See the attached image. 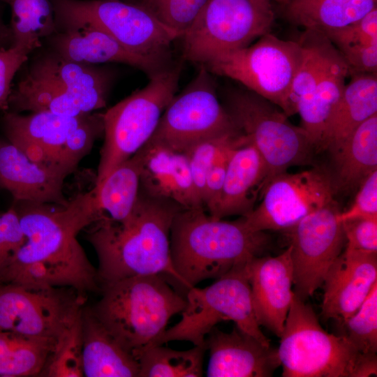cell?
Listing matches in <instances>:
<instances>
[{
    "mask_svg": "<svg viewBox=\"0 0 377 377\" xmlns=\"http://www.w3.org/2000/svg\"><path fill=\"white\" fill-rule=\"evenodd\" d=\"M24 242L4 268L0 283L31 288L67 287L87 296L100 291L96 268L77 235L101 219L94 187L66 206L13 200Z\"/></svg>",
    "mask_w": 377,
    "mask_h": 377,
    "instance_id": "cell-1",
    "label": "cell"
},
{
    "mask_svg": "<svg viewBox=\"0 0 377 377\" xmlns=\"http://www.w3.org/2000/svg\"><path fill=\"white\" fill-rule=\"evenodd\" d=\"M181 209L170 200L140 190L126 219L116 221L104 216L87 227L86 239L98 261L99 286L131 276L161 274L182 287L170 246L171 226Z\"/></svg>",
    "mask_w": 377,
    "mask_h": 377,
    "instance_id": "cell-2",
    "label": "cell"
},
{
    "mask_svg": "<svg viewBox=\"0 0 377 377\" xmlns=\"http://www.w3.org/2000/svg\"><path fill=\"white\" fill-rule=\"evenodd\" d=\"M268 240L265 232L249 229L243 216L228 221L207 214L205 208L182 209L170 228L171 260L186 292L245 266L259 256Z\"/></svg>",
    "mask_w": 377,
    "mask_h": 377,
    "instance_id": "cell-3",
    "label": "cell"
},
{
    "mask_svg": "<svg viewBox=\"0 0 377 377\" xmlns=\"http://www.w3.org/2000/svg\"><path fill=\"white\" fill-rule=\"evenodd\" d=\"M100 292L101 297L91 307L92 312L134 357L152 343L166 330L170 319L186 305L185 295L161 274L103 283Z\"/></svg>",
    "mask_w": 377,
    "mask_h": 377,
    "instance_id": "cell-4",
    "label": "cell"
},
{
    "mask_svg": "<svg viewBox=\"0 0 377 377\" xmlns=\"http://www.w3.org/2000/svg\"><path fill=\"white\" fill-rule=\"evenodd\" d=\"M278 354L283 377H368L376 354H364L341 335L323 330L309 304L294 294Z\"/></svg>",
    "mask_w": 377,
    "mask_h": 377,
    "instance_id": "cell-5",
    "label": "cell"
},
{
    "mask_svg": "<svg viewBox=\"0 0 377 377\" xmlns=\"http://www.w3.org/2000/svg\"><path fill=\"white\" fill-rule=\"evenodd\" d=\"M179 76L177 66L161 71L150 77L144 87L103 112L104 142L94 185L149 140L164 110L176 95Z\"/></svg>",
    "mask_w": 377,
    "mask_h": 377,
    "instance_id": "cell-6",
    "label": "cell"
},
{
    "mask_svg": "<svg viewBox=\"0 0 377 377\" xmlns=\"http://www.w3.org/2000/svg\"><path fill=\"white\" fill-rule=\"evenodd\" d=\"M57 29L98 28L136 54L168 64L170 46L180 34L147 7L122 0H50Z\"/></svg>",
    "mask_w": 377,
    "mask_h": 377,
    "instance_id": "cell-7",
    "label": "cell"
},
{
    "mask_svg": "<svg viewBox=\"0 0 377 377\" xmlns=\"http://www.w3.org/2000/svg\"><path fill=\"white\" fill-rule=\"evenodd\" d=\"M247 264L216 279L209 286L188 289L185 294L186 305L181 313L180 320L166 329L150 345L186 341L193 346H205L207 334L216 324L224 320L233 321L241 330L263 344L270 345L255 316Z\"/></svg>",
    "mask_w": 377,
    "mask_h": 377,
    "instance_id": "cell-8",
    "label": "cell"
},
{
    "mask_svg": "<svg viewBox=\"0 0 377 377\" xmlns=\"http://www.w3.org/2000/svg\"><path fill=\"white\" fill-rule=\"evenodd\" d=\"M224 107L264 159L265 185L290 167L311 161L315 148L306 131L267 99L247 89H235L227 92Z\"/></svg>",
    "mask_w": 377,
    "mask_h": 377,
    "instance_id": "cell-9",
    "label": "cell"
},
{
    "mask_svg": "<svg viewBox=\"0 0 377 377\" xmlns=\"http://www.w3.org/2000/svg\"><path fill=\"white\" fill-rule=\"evenodd\" d=\"M271 0H209L183 38L184 58L205 66L270 33Z\"/></svg>",
    "mask_w": 377,
    "mask_h": 377,
    "instance_id": "cell-10",
    "label": "cell"
},
{
    "mask_svg": "<svg viewBox=\"0 0 377 377\" xmlns=\"http://www.w3.org/2000/svg\"><path fill=\"white\" fill-rule=\"evenodd\" d=\"M302 56L298 42L268 33L250 45L220 55L205 64L211 73L236 80L294 115L290 94Z\"/></svg>",
    "mask_w": 377,
    "mask_h": 377,
    "instance_id": "cell-11",
    "label": "cell"
},
{
    "mask_svg": "<svg viewBox=\"0 0 377 377\" xmlns=\"http://www.w3.org/2000/svg\"><path fill=\"white\" fill-rule=\"evenodd\" d=\"M239 132L219 101L211 73L201 66L194 79L168 103L146 144L184 152L202 140Z\"/></svg>",
    "mask_w": 377,
    "mask_h": 377,
    "instance_id": "cell-12",
    "label": "cell"
},
{
    "mask_svg": "<svg viewBox=\"0 0 377 377\" xmlns=\"http://www.w3.org/2000/svg\"><path fill=\"white\" fill-rule=\"evenodd\" d=\"M87 300L71 288L0 283V331L57 341Z\"/></svg>",
    "mask_w": 377,
    "mask_h": 377,
    "instance_id": "cell-13",
    "label": "cell"
},
{
    "mask_svg": "<svg viewBox=\"0 0 377 377\" xmlns=\"http://www.w3.org/2000/svg\"><path fill=\"white\" fill-rule=\"evenodd\" d=\"M260 205L242 216L253 231L288 230L311 213L330 204L335 193L331 176L319 168L273 177Z\"/></svg>",
    "mask_w": 377,
    "mask_h": 377,
    "instance_id": "cell-14",
    "label": "cell"
},
{
    "mask_svg": "<svg viewBox=\"0 0 377 377\" xmlns=\"http://www.w3.org/2000/svg\"><path fill=\"white\" fill-rule=\"evenodd\" d=\"M335 201L311 213L287 230L295 294L302 300L320 287L346 240Z\"/></svg>",
    "mask_w": 377,
    "mask_h": 377,
    "instance_id": "cell-15",
    "label": "cell"
},
{
    "mask_svg": "<svg viewBox=\"0 0 377 377\" xmlns=\"http://www.w3.org/2000/svg\"><path fill=\"white\" fill-rule=\"evenodd\" d=\"M258 325L280 337L295 294L291 246L277 256H256L246 267Z\"/></svg>",
    "mask_w": 377,
    "mask_h": 377,
    "instance_id": "cell-16",
    "label": "cell"
},
{
    "mask_svg": "<svg viewBox=\"0 0 377 377\" xmlns=\"http://www.w3.org/2000/svg\"><path fill=\"white\" fill-rule=\"evenodd\" d=\"M208 377H269L281 366L278 349L265 345L236 325L229 332L216 327L205 339Z\"/></svg>",
    "mask_w": 377,
    "mask_h": 377,
    "instance_id": "cell-17",
    "label": "cell"
},
{
    "mask_svg": "<svg viewBox=\"0 0 377 377\" xmlns=\"http://www.w3.org/2000/svg\"><path fill=\"white\" fill-rule=\"evenodd\" d=\"M322 315L344 321L364 302L377 284V253L346 248L324 279Z\"/></svg>",
    "mask_w": 377,
    "mask_h": 377,
    "instance_id": "cell-18",
    "label": "cell"
},
{
    "mask_svg": "<svg viewBox=\"0 0 377 377\" xmlns=\"http://www.w3.org/2000/svg\"><path fill=\"white\" fill-rule=\"evenodd\" d=\"M84 115L69 117L45 111L25 115L6 111L1 121L6 138L31 160L64 170L71 175L60 165L59 154L66 138Z\"/></svg>",
    "mask_w": 377,
    "mask_h": 377,
    "instance_id": "cell-19",
    "label": "cell"
},
{
    "mask_svg": "<svg viewBox=\"0 0 377 377\" xmlns=\"http://www.w3.org/2000/svg\"><path fill=\"white\" fill-rule=\"evenodd\" d=\"M45 40L51 50L73 61L92 65L121 63L142 71L149 77L170 66L130 51L105 31L90 25L57 29Z\"/></svg>",
    "mask_w": 377,
    "mask_h": 377,
    "instance_id": "cell-20",
    "label": "cell"
},
{
    "mask_svg": "<svg viewBox=\"0 0 377 377\" xmlns=\"http://www.w3.org/2000/svg\"><path fill=\"white\" fill-rule=\"evenodd\" d=\"M64 170L40 165L31 160L6 138H0V186L16 200L66 206Z\"/></svg>",
    "mask_w": 377,
    "mask_h": 377,
    "instance_id": "cell-21",
    "label": "cell"
},
{
    "mask_svg": "<svg viewBox=\"0 0 377 377\" xmlns=\"http://www.w3.org/2000/svg\"><path fill=\"white\" fill-rule=\"evenodd\" d=\"M27 71L64 89L86 113L106 106L114 77L110 68L70 61L51 50L36 57Z\"/></svg>",
    "mask_w": 377,
    "mask_h": 377,
    "instance_id": "cell-22",
    "label": "cell"
},
{
    "mask_svg": "<svg viewBox=\"0 0 377 377\" xmlns=\"http://www.w3.org/2000/svg\"><path fill=\"white\" fill-rule=\"evenodd\" d=\"M143 148L142 191L152 197L170 200L184 209L205 208L185 152L149 144Z\"/></svg>",
    "mask_w": 377,
    "mask_h": 377,
    "instance_id": "cell-23",
    "label": "cell"
},
{
    "mask_svg": "<svg viewBox=\"0 0 377 377\" xmlns=\"http://www.w3.org/2000/svg\"><path fill=\"white\" fill-rule=\"evenodd\" d=\"M267 175L264 159L247 138L232 149L221 193L209 214L217 219L246 215L253 209L256 194L262 191Z\"/></svg>",
    "mask_w": 377,
    "mask_h": 377,
    "instance_id": "cell-24",
    "label": "cell"
},
{
    "mask_svg": "<svg viewBox=\"0 0 377 377\" xmlns=\"http://www.w3.org/2000/svg\"><path fill=\"white\" fill-rule=\"evenodd\" d=\"M82 326L84 376L139 377L137 359L115 339L90 306H83Z\"/></svg>",
    "mask_w": 377,
    "mask_h": 377,
    "instance_id": "cell-25",
    "label": "cell"
},
{
    "mask_svg": "<svg viewBox=\"0 0 377 377\" xmlns=\"http://www.w3.org/2000/svg\"><path fill=\"white\" fill-rule=\"evenodd\" d=\"M377 114V74L352 75L326 126L321 150L332 156L365 120Z\"/></svg>",
    "mask_w": 377,
    "mask_h": 377,
    "instance_id": "cell-26",
    "label": "cell"
},
{
    "mask_svg": "<svg viewBox=\"0 0 377 377\" xmlns=\"http://www.w3.org/2000/svg\"><path fill=\"white\" fill-rule=\"evenodd\" d=\"M332 157L334 191L353 190L377 170V114L362 122Z\"/></svg>",
    "mask_w": 377,
    "mask_h": 377,
    "instance_id": "cell-27",
    "label": "cell"
},
{
    "mask_svg": "<svg viewBox=\"0 0 377 377\" xmlns=\"http://www.w3.org/2000/svg\"><path fill=\"white\" fill-rule=\"evenodd\" d=\"M349 75L348 65L340 54L330 65L313 91L297 105L301 127L319 150L327 123L344 90Z\"/></svg>",
    "mask_w": 377,
    "mask_h": 377,
    "instance_id": "cell-28",
    "label": "cell"
},
{
    "mask_svg": "<svg viewBox=\"0 0 377 377\" xmlns=\"http://www.w3.org/2000/svg\"><path fill=\"white\" fill-rule=\"evenodd\" d=\"M377 0H288L286 16L293 24L325 34L349 25L376 8Z\"/></svg>",
    "mask_w": 377,
    "mask_h": 377,
    "instance_id": "cell-29",
    "label": "cell"
},
{
    "mask_svg": "<svg viewBox=\"0 0 377 377\" xmlns=\"http://www.w3.org/2000/svg\"><path fill=\"white\" fill-rule=\"evenodd\" d=\"M144 157L142 147L112 170L101 183L94 185L103 216L120 221L131 214L140 193Z\"/></svg>",
    "mask_w": 377,
    "mask_h": 377,
    "instance_id": "cell-30",
    "label": "cell"
},
{
    "mask_svg": "<svg viewBox=\"0 0 377 377\" xmlns=\"http://www.w3.org/2000/svg\"><path fill=\"white\" fill-rule=\"evenodd\" d=\"M8 111L17 113L45 111L69 117L89 114L64 89L28 71L12 87Z\"/></svg>",
    "mask_w": 377,
    "mask_h": 377,
    "instance_id": "cell-31",
    "label": "cell"
},
{
    "mask_svg": "<svg viewBox=\"0 0 377 377\" xmlns=\"http://www.w3.org/2000/svg\"><path fill=\"white\" fill-rule=\"evenodd\" d=\"M297 41L302 47V56L290 94L293 114L297 113L298 103L313 91L340 54L329 38L318 31L304 29Z\"/></svg>",
    "mask_w": 377,
    "mask_h": 377,
    "instance_id": "cell-32",
    "label": "cell"
},
{
    "mask_svg": "<svg viewBox=\"0 0 377 377\" xmlns=\"http://www.w3.org/2000/svg\"><path fill=\"white\" fill-rule=\"evenodd\" d=\"M55 343L0 331V376H39Z\"/></svg>",
    "mask_w": 377,
    "mask_h": 377,
    "instance_id": "cell-33",
    "label": "cell"
},
{
    "mask_svg": "<svg viewBox=\"0 0 377 377\" xmlns=\"http://www.w3.org/2000/svg\"><path fill=\"white\" fill-rule=\"evenodd\" d=\"M205 346H193L176 350L162 345H149L135 355L139 377H200L203 374Z\"/></svg>",
    "mask_w": 377,
    "mask_h": 377,
    "instance_id": "cell-34",
    "label": "cell"
},
{
    "mask_svg": "<svg viewBox=\"0 0 377 377\" xmlns=\"http://www.w3.org/2000/svg\"><path fill=\"white\" fill-rule=\"evenodd\" d=\"M10 28L13 46L33 51L41 47L42 40L57 31L50 0H10Z\"/></svg>",
    "mask_w": 377,
    "mask_h": 377,
    "instance_id": "cell-35",
    "label": "cell"
},
{
    "mask_svg": "<svg viewBox=\"0 0 377 377\" xmlns=\"http://www.w3.org/2000/svg\"><path fill=\"white\" fill-rule=\"evenodd\" d=\"M82 348L81 311L71 325L57 339L54 347L39 376H84Z\"/></svg>",
    "mask_w": 377,
    "mask_h": 377,
    "instance_id": "cell-36",
    "label": "cell"
},
{
    "mask_svg": "<svg viewBox=\"0 0 377 377\" xmlns=\"http://www.w3.org/2000/svg\"><path fill=\"white\" fill-rule=\"evenodd\" d=\"M246 139L242 132L226 133L202 140L184 151L194 184L202 200L205 178L212 167L230 148Z\"/></svg>",
    "mask_w": 377,
    "mask_h": 377,
    "instance_id": "cell-37",
    "label": "cell"
},
{
    "mask_svg": "<svg viewBox=\"0 0 377 377\" xmlns=\"http://www.w3.org/2000/svg\"><path fill=\"white\" fill-rule=\"evenodd\" d=\"M343 334L360 352L376 354L377 352V284L350 317L341 323Z\"/></svg>",
    "mask_w": 377,
    "mask_h": 377,
    "instance_id": "cell-38",
    "label": "cell"
},
{
    "mask_svg": "<svg viewBox=\"0 0 377 377\" xmlns=\"http://www.w3.org/2000/svg\"><path fill=\"white\" fill-rule=\"evenodd\" d=\"M103 113L84 115L64 143L59 154L60 165L72 173L80 161L92 149L97 139L103 136Z\"/></svg>",
    "mask_w": 377,
    "mask_h": 377,
    "instance_id": "cell-39",
    "label": "cell"
},
{
    "mask_svg": "<svg viewBox=\"0 0 377 377\" xmlns=\"http://www.w3.org/2000/svg\"><path fill=\"white\" fill-rule=\"evenodd\" d=\"M209 0H147V7L181 37L190 28Z\"/></svg>",
    "mask_w": 377,
    "mask_h": 377,
    "instance_id": "cell-40",
    "label": "cell"
},
{
    "mask_svg": "<svg viewBox=\"0 0 377 377\" xmlns=\"http://www.w3.org/2000/svg\"><path fill=\"white\" fill-rule=\"evenodd\" d=\"M338 49L377 43V8L373 9L360 20L346 27L325 34Z\"/></svg>",
    "mask_w": 377,
    "mask_h": 377,
    "instance_id": "cell-41",
    "label": "cell"
},
{
    "mask_svg": "<svg viewBox=\"0 0 377 377\" xmlns=\"http://www.w3.org/2000/svg\"><path fill=\"white\" fill-rule=\"evenodd\" d=\"M32 52L29 48L20 46L0 47V111L9 110L12 82Z\"/></svg>",
    "mask_w": 377,
    "mask_h": 377,
    "instance_id": "cell-42",
    "label": "cell"
},
{
    "mask_svg": "<svg viewBox=\"0 0 377 377\" xmlns=\"http://www.w3.org/2000/svg\"><path fill=\"white\" fill-rule=\"evenodd\" d=\"M18 216L13 205L0 213V276L24 242Z\"/></svg>",
    "mask_w": 377,
    "mask_h": 377,
    "instance_id": "cell-43",
    "label": "cell"
},
{
    "mask_svg": "<svg viewBox=\"0 0 377 377\" xmlns=\"http://www.w3.org/2000/svg\"><path fill=\"white\" fill-rule=\"evenodd\" d=\"M341 222L355 219H377V170L371 172L359 186L352 205L340 212Z\"/></svg>",
    "mask_w": 377,
    "mask_h": 377,
    "instance_id": "cell-44",
    "label": "cell"
},
{
    "mask_svg": "<svg viewBox=\"0 0 377 377\" xmlns=\"http://www.w3.org/2000/svg\"><path fill=\"white\" fill-rule=\"evenodd\" d=\"M346 248L377 253V219H355L342 222Z\"/></svg>",
    "mask_w": 377,
    "mask_h": 377,
    "instance_id": "cell-45",
    "label": "cell"
},
{
    "mask_svg": "<svg viewBox=\"0 0 377 377\" xmlns=\"http://www.w3.org/2000/svg\"><path fill=\"white\" fill-rule=\"evenodd\" d=\"M338 50L348 65L349 75L376 73L377 43L352 45Z\"/></svg>",
    "mask_w": 377,
    "mask_h": 377,
    "instance_id": "cell-46",
    "label": "cell"
},
{
    "mask_svg": "<svg viewBox=\"0 0 377 377\" xmlns=\"http://www.w3.org/2000/svg\"><path fill=\"white\" fill-rule=\"evenodd\" d=\"M247 138L243 142L246 141ZM243 142L235 145L230 148L216 163L212 167L207 173L202 194V202L205 208L208 212L214 206L219 194L221 193L228 161V158L232 149L237 145Z\"/></svg>",
    "mask_w": 377,
    "mask_h": 377,
    "instance_id": "cell-47",
    "label": "cell"
},
{
    "mask_svg": "<svg viewBox=\"0 0 377 377\" xmlns=\"http://www.w3.org/2000/svg\"><path fill=\"white\" fill-rule=\"evenodd\" d=\"M13 46V37L9 25H7L0 10V47L9 48Z\"/></svg>",
    "mask_w": 377,
    "mask_h": 377,
    "instance_id": "cell-48",
    "label": "cell"
},
{
    "mask_svg": "<svg viewBox=\"0 0 377 377\" xmlns=\"http://www.w3.org/2000/svg\"><path fill=\"white\" fill-rule=\"evenodd\" d=\"M0 1H3V2H4V3H8H8H10V0H0Z\"/></svg>",
    "mask_w": 377,
    "mask_h": 377,
    "instance_id": "cell-49",
    "label": "cell"
},
{
    "mask_svg": "<svg viewBox=\"0 0 377 377\" xmlns=\"http://www.w3.org/2000/svg\"><path fill=\"white\" fill-rule=\"evenodd\" d=\"M0 188H1V186H0Z\"/></svg>",
    "mask_w": 377,
    "mask_h": 377,
    "instance_id": "cell-50",
    "label": "cell"
}]
</instances>
